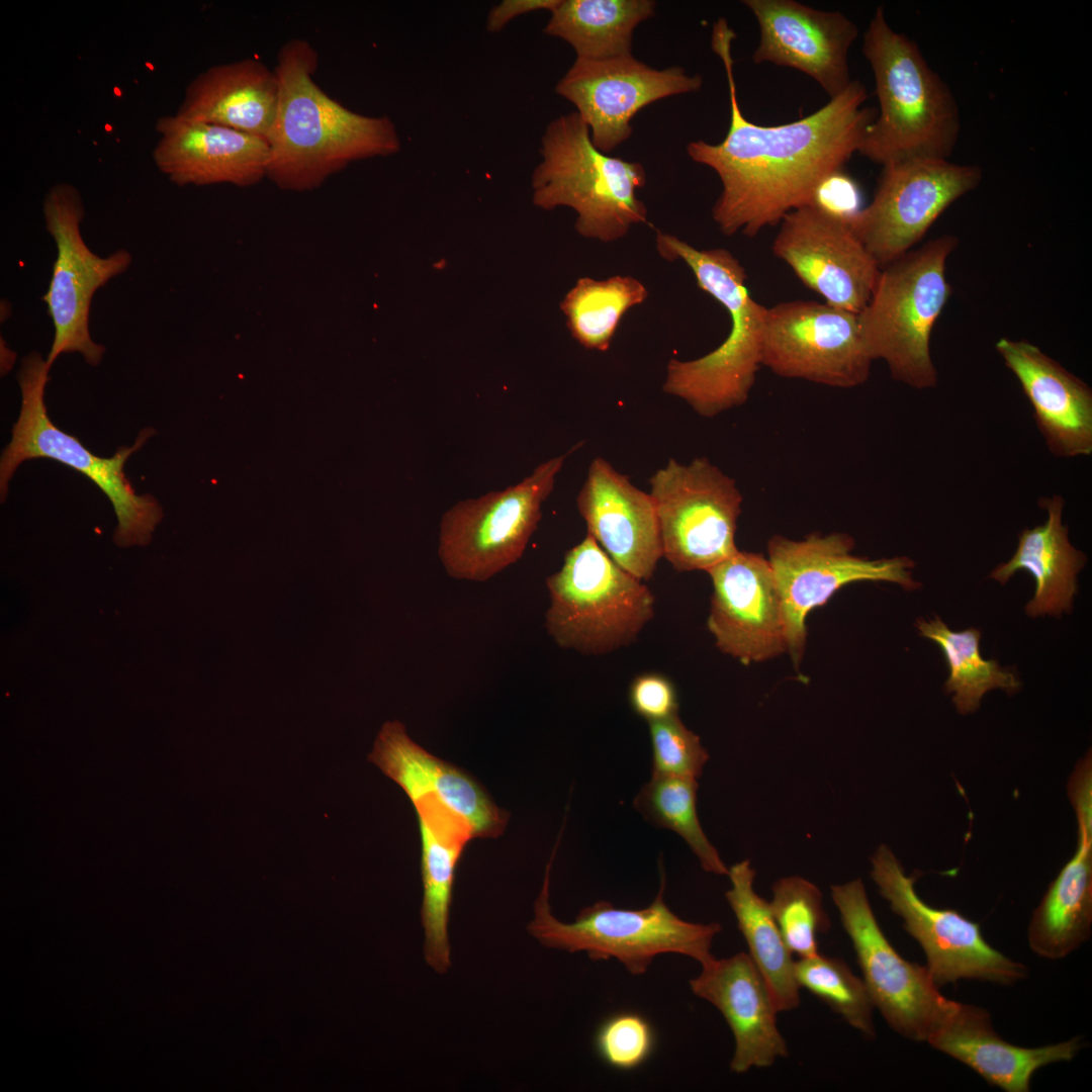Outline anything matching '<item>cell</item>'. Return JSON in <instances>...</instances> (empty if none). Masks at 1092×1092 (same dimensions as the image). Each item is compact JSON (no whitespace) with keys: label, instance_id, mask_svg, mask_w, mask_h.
Returning a JSON list of instances; mask_svg holds the SVG:
<instances>
[{"label":"cell","instance_id":"1","mask_svg":"<svg viewBox=\"0 0 1092 1092\" xmlns=\"http://www.w3.org/2000/svg\"><path fill=\"white\" fill-rule=\"evenodd\" d=\"M733 29L713 25L711 47L721 59L729 88L730 123L718 144L690 142L689 157L718 175L722 191L712 208L721 233L756 236L809 204L820 183L858 152L877 112L863 106L864 86L852 81L812 114L779 125H760L741 111L733 75Z\"/></svg>","mask_w":1092,"mask_h":1092},{"label":"cell","instance_id":"2","mask_svg":"<svg viewBox=\"0 0 1092 1092\" xmlns=\"http://www.w3.org/2000/svg\"><path fill=\"white\" fill-rule=\"evenodd\" d=\"M317 67L318 55L303 38L289 39L277 55L279 101L267 176L286 188H311L352 162L401 148L390 117L363 115L330 97L313 79Z\"/></svg>","mask_w":1092,"mask_h":1092},{"label":"cell","instance_id":"3","mask_svg":"<svg viewBox=\"0 0 1092 1092\" xmlns=\"http://www.w3.org/2000/svg\"><path fill=\"white\" fill-rule=\"evenodd\" d=\"M880 111L858 152L882 166L907 159L947 160L960 134L956 99L916 42L895 31L879 7L863 34Z\"/></svg>","mask_w":1092,"mask_h":1092},{"label":"cell","instance_id":"4","mask_svg":"<svg viewBox=\"0 0 1092 1092\" xmlns=\"http://www.w3.org/2000/svg\"><path fill=\"white\" fill-rule=\"evenodd\" d=\"M655 244L663 259L690 267L699 288L718 300L731 320L727 338L715 350L695 360L668 362L663 391L706 418L743 404L761 366L766 307L751 297L745 269L728 250H699L660 231Z\"/></svg>","mask_w":1092,"mask_h":1092},{"label":"cell","instance_id":"5","mask_svg":"<svg viewBox=\"0 0 1092 1092\" xmlns=\"http://www.w3.org/2000/svg\"><path fill=\"white\" fill-rule=\"evenodd\" d=\"M540 154L532 174L533 203L545 210L572 208L582 237L611 243L646 222L647 208L637 195L646 184L644 166L597 149L576 112L547 125Z\"/></svg>","mask_w":1092,"mask_h":1092},{"label":"cell","instance_id":"6","mask_svg":"<svg viewBox=\"0 0 1092 1092\" xmlns=\"http://www.w3.org/2000/svg\"><path fill=\"white\" fill-rule=\"evenodd\" d=\"M958 244L957 237L943 235L888 264L857 314L873 360H884L894 380L915 389L933 388L938 381L930 338L952 294L945 267Z\"/></svg>","mask_w":1092,"mask_h":1092},{"label":"cell","instance_id":"7","mask_svg":"<svg viewBox=\"0 0 1092 1092\" xmlns=\"http://www.w3.org/2000/svg\"><path fill=\"white\" fill-rule=\"evenodd\" d=\"M50 369L39 352L32 351L22 358L16 376L21 393L20 412L12 427L11 440L0 458L1 500H5L9 481L21 463L36 458L52 459L83 473L106 494L117 519L116 544H148L163 512L151 494L135 493L123 468L128 457L142 448L155 431L144 429L133 445L120 447L112 457L94 455L50 419L44 402Z\"/></svg>","mask_w":1092,"mask_h":1092},{"label":"cell","instance_id":"8","mask_svg":"<svg viewBox=\"0 0 1092 1092\" xmlns=\"http://www.w3.org/2000/svg\"><path fill=\"white\" fill-rule=\"evenodd\" d=\"M554 851L546 868L542 890L535 901L529 933L542 945L568 952L583 951L590 960H617L632 975L647 972L655 957L677 953L702 965L714 957L712 944L719 923H694L675 915L664 900L666 876L660 860V887L652 903L642 909H622L608 901L582 908L572 923L556 919L549 904V880Z\"/></svg>","mask_w":1092,"mask_h":1092},{"label":"cell","instance_id":"9","mask_svg":"<svg viewBox=\"0 0 1092 1092\" xmlns=\"http://www.w3.org/2000/svg\"><path fill=\"white\" fill-rule=\"evenodd\" d=\"M545 626L562 648L601 655L636 640L654 616L649 588L617 565L587 534L546 580Z\"/></svg>","mask_w":1092,"mask_h":1092},{"label":"cell","instance_id":"10","mask_svg":"<svg viewBox=\"0 0 1092 1092\" xmlns=\"http://www.w3.org/2000/svg\"><path fill=\"white\" fill-rule=\"evenodd\" d=\"M547 460L520 483L457 503L441 522L439 556L457 579L485 581L523 555L568 454Z\"/></svg>","mask_w":1092,"mask_h":1092},{"label":"cell","instance_id":"11","mask_svg":"<svg viewBox=\"0 0 1092 1092\" xmlns=\"http://www.w3.org/2000/svg\"><path fill=\"white\" fill-rule=\"evenodd\" d=\"M662 557L678 571L705 570L738 551L742 495L733 478L707 458L670 459L649 479Z\"/></svg>","mask_w":1092,"mask_h":1092},{"label":"cell","instance_id":"12","mask_svg":"<svg viewBox=\"0 0 1092 1092\" xmlns=\"http://www.w3.org/2000/svg\"><path fill=\"white\" fill-rule=\"evenodd\" d=\"M44 225L57 247L52 278L42 300L54 326V340L47 362L52 367L64 353H79L86 363H101L105 347L93 341L89 313L95 292L110 279L124 273L132 257L124 249L102 257L82 238L80 225L85 209L79 191L58 183L42 203Z\"/></svg>","mask_w":1092,"mask_h":1092},{"label":"cell","instance_id":"13","mask_svg":"<svg viewBox=\"0 0 1092 1092\" xmlns=\"http://www.w3.org/2000/svg\"><path fill=\"white\" fill-rule=\"evenodd\" d=\"M871 877L903 928L921 946L932 981L939 988L959 980L1013 985L1028 975L1027 968L989 944L980 925L953 909L928 905L917 894L916 878L907 876L885 844L871 858Z\"/></svg>","mask_w":1092,"mask_h":1092},{"label":"cell","instance_id":"14","mask_svg":"<svg viewBox=\"0 0 1092 1092\" xmlns=\"http://www.w3.org/2000/svg\"><path fill=\"white\" fill-rule=\"evenodd\" d=\"M831 897L874 1007L900 1035L927 1041L954 1001L939 992L925 966L905 960L894 948L878 923L860 879L832 885Z\"/></svg>","mask_w":1092,"mask_h":1092},{"label":"cell","instance_id":"15","mask_svg":"<svg viewBox=\"0 0 1092 1092\" xmlns=\"http://www.w3.org/2000/svg\"><path fill=\"white\" fill-rule=\"evenodd\" d=\"M982 180L975 165L907 159L883 166L868 206L848 221L881 269L905 255L939 215Z\"/></svg>","mask_w":1092,"mask_h":1092},{"label":"cell","instance_id":"16","mask_svg":"<svg viewBox=\"0 0 1092 1092\" xmlns=\"http://www.w3.org/2000/svg\"><path fill=\"white\" fill-rule=\"evenodd\" d=\"M854 540L845 533L810 534L803 540L774 536L768 562L780 593L788 651L796 664L806 642V618L842 586L861 580L889 581L907 590L920 583L912 576L914 561L906 556L869 559L852 554Z\"/></svg>","mask_w":1092,"mask_h":1092},{"label":"cell","instance_id":"17","mask_svg":"<svg viewBox=\"0 0 1092 1092\" xmlns=\"http://www.w3.org/2000/svg\"><path fill=\"white\" fill-rule=\"evenodd\" d=\"M873 361L856 313L814 300L766 307L761 365L775 374L852 388L868 381Z\"/></svg>","mask_w":1092,"mask_h":1092},{"label":"cell","instance_id":"18","mask_svg":"<svg viewBox=\"0 0 1092 1092\" xmlns=\"http://www.w3.org/2000/svg\"><path fill=\"white\" fill-rule=\"evenodd\" d=\"M702 85L700 75L681 67L655 69L629 55L576 58L555 91L575 106L595 147L609 154L631 136L638 111L666 97L697 92Z\"/></svg>","mask_w":1092,"mask_h":1092},{"label":"cell","instance_id":"19","mask_svg":"<svg viewBox=\"0 0 1092 1092\" xmlns=\"http://www.w3.org/2000/svg\"><path fill=\"white\" fill-rule=\"evenodd\" d=\"M772 252L825 303L856 314L868 305L882 270L847 220L812 203L783 217Z\"/></svg>","mask_w":1092,"mask_h":1092},{"label":"cell","instance_id":"20","mask_svg":"<svg viewBox=\"0 0 1092 1092\" xmlns=\"http://www.w3.org/2000/svg\"><path fill=\"white\" fill-rule=\"evenodd\" d=\"M707 572L713 583L707 625L722 652L747 664L788 651L782 601L767 558L738 550Z\"/></svg>","mask_w":1092,"mask_h":1092},{"label":"cell","instance_id":"21","mask_svg":"<svg viewBox=\"0 0 1092 1092\" xmlns=\"http://www.w3.org/2000/svg\"><path fill=\"white\" fill-rule=\"evenodd\" d=\"M759 27L752 60L798 70L833 98L852 82L847 56L857 27L838 11L794 0H744Z\"/></svg>","mask_w":1092,"mask_h":1092},{"label":"cell","instance_id":"22","mask_svg":"<svg viewBox=\"0 0 1092 1092\" xmlns=\"http://www.w3.org/2000/svg\"><path fill=\"white\" fill-rule=\"evenodd\" d=\"M577 508L587 534L617 565L640 580L653 575L662 546L650 493L599 457L590 463Z\"/></svg>","mask_w":1092,"mask_h":1092},{"label":"cell","instance_id":"23","mask_svg":"<svg viewBox=\"0 0 1092 1092\" xmlns=\"http://www.w3.org/2000/svg\"><path fill=\"white\" fill-rule=\"evenodd\" d=\"M156 130L154 163L177 185H248L267 175L264 139L176 113L159 117Z\"/></svg>","mask_w":1092,"mask_h":1092},{"label":"cell","instance_id":"24","mask_svg":"<svg viewBox=\"0 0 1092 1092\" xmlns=\"http://www.w3.org/2000/svg\"><path fill=\"white\" fill-rule=\"evenodd\" d=\"M689 984L696 996L721 1012L733 1033L731 1072L766 1068L788 1057L787 1042L777 1025L779 1011L748 953L714 957Z\"/></svg>","mask_w":1092,"mask_h":1092},{"label":"cell","instance_id":"25","mask_svg":"<svg viewBox=\"0 0 1092 1092\" xmlns=\"http://www.w3.org/2000/svg\"><path fill=\"white\" fill-rule=\"evenodd\" d=\"M995 348L1017 378L1051 454H1092V389L1081 378L1025 340L1000 339Z\"/></svg>","mask_w":1092,"mask_h":1092},{"label":"cell","instance_id":"26","mask_svg":"<svg viewBox=\"0 0 1092 1092\" xmlns=\"http://www.w3.org/2000/svg\"><path fill=\"white\" fill-rule=\"evenodd\" d=\"M368 759L394 781L412 803L434 798L459 815L473 837L503 833L509 814L469 775L413 741L401 722L383 724Z\"/></svg>","mask_w":1092,"mask_h":1092},{"label":"cell","instance_id":"27","mask_svg":"<svg viewBox=\"0 0 1092 1092\" xmlns=\"http://www.w3.org/2000/svg\"><path fill=\"white\" fill-rule=\"evenodd\" d=\"M926 1042L1007 1092H1028L1038 1069L1070 1062L1083 1048L1080 1036L1037 1048L1012 1044L993 1028L986 1009L956 1001Z\"/></svg>","mask_w":1092,"mask_h":1092},{"label":"cell","instance_id":"28","mask_svg":"<svg viewBox=\"0 0 1092 1092\" xmlns=\"http://www.w3.org/2000/svg\"><path fill=\"white\" fill-rule=\"evenodd\" d=\"M279 101L275 70L255 58L219 64L186 87L176 114L268 140Z\"/></svg>","mask_w":1092,"mask_h":1092},{"label":"cell","instance_id":"29","mask_svg":"<svg viewBox=\"0 0 1092 1092\" xmlns=\"http://www.w3.org/2000/svg\"><path fill=\"white\" fill-rule=\"evenodd\" d=\"M413 805L422 840L424 954L430 967L445 974L451 965L448 922L455 871L473 835L464 819L438 800L422 798Z\"/></svg>","mask_w":1092,"mask_h":1092},{"label":"cell","instance_id":"30","mask_svg":"<svg viewBox=\"0 0 1092 1092\" xmlns=\"http://www.w3.org/2000/svg\"><path fill=\"white\" fill-rule=\"evenodd\" d=\"M1038 506L1046 512L1045 522L1024 529L1012 557L998 564L989 577L1005 584L1018 570L1028 571L1034 577L1035 590L1024 608L1025 614L1031 618L1061 617L1072 611L1077 576L1087 556L1069 540L1068 527L1063 523L1065 498L1061 494L1040 497Z\"/></svg>","mask_w":1092,"mask_h":1092},{"label":"cell","instance_id":"31","mask_svg":"<svg viewBox=\"0 0 1092 1092\" xmlns=\"http://www.w3.org/2000/svg\"><path fill=\"white\" fill-rule=\"evenodd\" d=\"M1092 837L1078 835L1077 850L1049 886L1027 929L1030 949L1062 960L1091 936Z\"/></svg>","mask_w":1092,"mask_h":1092},{"label":"cell","instance_id":"32","mask_svg":"<svg viewBox=\"0 0 1092 1092\" xmlns=\"http://www.w3.org/2000/svg\"><path fill=\"white\" fill-rule=\"evenodd\" d=\"M731 888L726 900L743 935L748 956L765 982L779 1012L800 1004V987L795 976V960L786 945L770 910L769 902L753 888L755 871L748 859L733 864L727 875Z\"/></svg>","mask_w":1092,"mask_h":1092},{"label":"cell","instance_id":"33","mask_svg":"<svg viewBox=\"0 0 1092 1092\" xmlns=\"http://www.w3.org/2000/svg\"><path fill=\"white\" fill-rule=\"evenodd\" d=\"M655 7L651 0H560L543 31L570 44L577 59L629 56L636 27Z\"/></svg>","mask_w":1092,"mask_h":1092},{"label":"cell","instance_id":"34","mask_svg":"<svg viewBox=\"0 0 1092 1092\" xmlns=\"http://www.w3.org/2000/svg\"><path fill=\"white\" fill-rule=\"evenodd\" d=\"M916 627L922 637L936 643L944 654L949 670L944 690L952 694L959 713L977 711L982 698L991 690L1001 689L1009 695L1019 690L1021 684L1012 671L1002 668L994 659L982 657L979 630L952 631L938 616L919 619Z\"/></svg>","mask_w":1092,"mask_h":1092},{"label":"cell","instance_id":"35","mask_svg":"<svg viewBox=\"0 0 1092 1092\" xmlns=\"http://www.w3.org/2000/svg\"><path fill=\"white\" fill-rule=\"evenodd\" d=\"M648 296L644 284L631 276L604 280L579 278L560 307L572 337L584 348L607 351L623 315Z\"/></svg>","mask_w":1092,"mask_h":1092},{"label":"cell","instance_id":"36","mask_svg":"<svg viewBox=\"0 0 1092 1092\" xmlns=\"http://www.w3.org/2000/svg\"><path fill=\"white\" fill-rule=\"evenodd\" d=\"M697 790V780L652 775L633 804L653 825L670 829L682 837L704 871L727 876L729 869L701 826Z\"/></svg>","mask_w":1092,"mask_h":1092},{"label":"cell","instance_id":"37","mask_svg":"<svg viewBox=\"0 0 1092 1092\" xmlns=\"http://www.w3.org/2000/svg\"><path fill=\"white\" fill-rule=\"evenodd\" d=\"M795 976L801 988L824 1002L847 1024L874 1039V1004L863 980L839 958L820 952L795 961Z\"/></svg>","mask_w":1092,"mask_h":1092},{"label":"cell","instance_id":"38","mask_svg":"<svg viewBox=\"0 0 1092 1092\" xmlns=\"http://www.w3.org/2000/svg\"><path fill=\"white\" fill-rule=\"evenodd\" d=\"M769 906L792 954L801 959L819 953L818 935L828 931L830 920L815 884L798 876L782 878L772 885Z\"/></svg>","mask_w":1092,"mask_h":1092},{"label":"cell","instance_id":"39","mask_svg":"<svg viewBox=\"0 0 1092 1092\" xmlns=\"http://www.w3.org/2000/svg\"><path fill=\"white\" fill-rule=\"evenodd\" d=\"M648 725L652 775L698 780L709 753L700 737L685 726L678 713Z\"/></svg>","mask_w":1092,"mask_h":1092},{"label":"cell","instance_id":"40","mask_svg":"<svg viewBox=\"0 0 1092 1092\" xmlns=\"http://www.w3.org/2000/svg\"><path fill=\"white\" fill-rule=\"evenodd\" d=\"M595 1044L605 1063L615 1069L629 1071L650 1057L654 1048V1032L642 1015L621 1012L610 1016L600 1025Z\"/></svg>","mask_w":1092,"mask_h":1092},{"label":"cell","instance_id":"41","mask_svg":"<svg viewBox=\"0 0 1092 1092\" xmlns=\"http://www.w3.org/2000/svg\"><path fill=\"white\" fill-rule=\"evenodd\" d=\"M629 701L633 711L647 722L678 713L675 687L665 675L656 672L642 673L632 680Z\"/></svg>","mask_w":1092,"mask_h":1092},{"label":"cell","instance_id":"42","mask_svg":"<svg viewBox=\"0 0 1092 1092\" xmlns=\"http://www.w3.org/2000/svg\"><path fill=\"white\" fill-rule=\"evenodd\" d=\"M810 203L833 216L849 221L861 209L860 191L856 183L840 170L820 183Z\"/></svg>","mask_w":1092,"mask_h":1092},{"label":"cell","instance_id":"43","mask_svg":"<svg viewBox=\"0 0 1092 1092\" xmlns=\"http://www.w3.org/2000/svg\"><path fill=\"white\" fill-rule=\"evenodd\" d=\"M1076 813L1078 833L1092 834V758L1087 753L1076 765L1068 784Z\"/></svg>","mask_w":1092,"mask_h":1092},{"label":"cell","instance_id":"44","mask_svg":"<svg viewBox=\"0 0 1092 1092\" xmlns=\"http://www.w3.org/2000/svg\"><path fill=\"white\" fill-rule=\"evenodd\" d=\"M560 0H504L491 7L486 18V29L500 32L513 19L538 10L552 11Z\"/></svg>","mask_w":1092,"mask_h":1092}]
</instances>
